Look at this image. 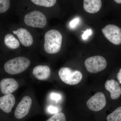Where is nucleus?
Here are the masks:
<instances>
[{"instance_id": "f257e3e1", "label": "nucleus", "mask_w": 121, "mask_h": 121, "mask_svg": "<svg viewBox=\"0 0 121 121\" xmlns=\"http://www.w3.org/2000/svg\"><path fill=\"white\" fill-rule=\"evenodd\" d=\"M62 36L58 30L52 29L48 31L44 36V50L50 54H55L60 51Z\"/></svg>"}, {"instance_id": "f03ea898", "label": "nucleus", "mask_w": 121, "mask_h": 121, "mask_svg": "<svg viewBox=\"0 0 121 121\" xmlns=\"http://www.w3.org/2000/svg\"><path fill=\"white\" fill-rule=\"evenodd\" d=\"M30 64V60L26 57H16L6 62L4 65V70L10 74H17L26 70Z\"/></svg>"}, {"instance_id": "7ed1b4c3", "label": "nucleus", "mask_w": 121, "mask_h": 121, "mask_svg": "<svg viewBox=\"0 0 121 121\" xmlns=\"http://www.w3.org/2000/svg\"><path fill=\"white\" fill-rule=\"evenodd\" d=\"M60 79L64 82L70 85H74L81 82L83 78L82 74L78 70H73L69 67L60 68L59 71Z\"/></svg>"}, {"instance_id": "20e7f679", "label": "nucleus", "mask_w": 121, "mask_h": 121, "mask_svg": "<svg viewBox=\"0 0 121 121\" xmlns=\"http://www.w3.org/2000/svg\"><path fill=\"white\" fill-rule=\"evenodd\" d=\"M84 64L87 71L90 73H95L105 69L107 62L103 56H95L87 59Z\"/></svg>"}, {"instance_id": "39448f33", "label": "nucleus", "mask_w": 121, "mask_h": 121, "mask_svg": "<svg viewBox=\"0 0 121 121\" xmlns=\"http://www.w3.org/2000/svg\"><path fill=\"white\" fill-rule=\"evenodd\" d=\"M24 21L27 25L34 28H43L47 24L46 17L39 11H33L26 14Z\"/></svg>"}, {"instance_id": "423d86ee", "label": "nucleus", "mask_w": 121, "mask_h": 121, "mask_svg": "<svg viewBox=\"0 0 121 121\" xmlns=\"http://www.w3.org/2000/svg\"><path fill=\"white\" fill-rule=\"evenodd\" d=\"M102 32L108 40L115 45L121 44V28L113 24L106 25L102 29Z\"/></svg>"}, {"instance_id": "0eeeda50", "label": "nucleus", "mask_w": 121, "mask_h": 121, "mask_svg": "<svg viewBox=\"0 0 121 121\" xmlns=\"http://www.w3.org/2000/svg\"><path fill=\"white\" fill-rule=\"evenodd\" d=\"M106 100L103 93L98 92L91 97L86 102V105L90 110L98 111L103 109L105 106Z\"/></svg>"}, {"instance_id": "6e6552de", "label": "nucleus", "mask_w": 121, "mask_h": 121, "mask_svg": "<svg viewBox=\"0 0 121 121\" xmlns=\"http://www.w3.org/2000/svg\"><path fill=\"white\" fill-rule=\"evenodd\" d=\"M32 104V100L29 96H25L17 105L15 112L16 118L21 119L26 117L29 112Z\"/></svg>"}, {"instance_id": "1a4fd4ad", "label": "nucleus", "mask_w": 121, "mask_h": 121, "mask_svg": "<svg viewBox=\"0 0 121 121\" xmlns=\"http://www.w3.org/2000/svg\"><path fill=\"white\" fill-rule=\"evenodd\" d=\"M18 87L19 84L17 81L12 78L4 79L0 82L1 91L5 95L11 94L16 90Z\"/></svg>"}, {"instance_id": "9d476101", "label": "nucleus", "mask_w": 121, "mask_h": 121, "mask_svg": "<svg viewBox=\"0 0 121 121\" xmlns=\"http://www.w3.org/2000/svg\"><path fill=\"white\" fill-rule=\"evenodd\" d=\"M105 88L110 93V97L113 99H118L121 95V87L119 83L114 79L108 80L105 84Z\"/></svg>"}, {"instance_id": "9b49d317", "label": "nucleus", "mask_w": 121, "mask_h": 121, "mask_svg": "<svg viewBox=\"0 0 121 121\" xmlns=\"http://www.w3.org/2000/svg\"><path fill=\"white\" fill-rule=\"evenodd\" d=\"M13 33L17 35L20 42L25 47H30L33 43L32 36L28 30L25 29L20 28L17 31H14Z\"/></svg>"}, {"instance_id": "f8f14e48", "label": "nucleus", "mask_w": 121, "mask_h": 121, "mask_svg": "<svg viewBox=\"0 0 121 121\" xmlns=\"http://www.w3.org/2000/svg\"><path fill=\"white\" fill-rule=\"evenodd\" d=\"M15 98L12 94L7 95L0 98V108L8 113L12 111L15 103Z\"/></svg>"}, {"instance_id": "ddd939ff", "label": "nucleus", "mask_w": 121, "mask_h": 121, "mask_svg": "<svg viewBox=\"0 0 121 121\" xmlns=\"http://www.w3.org/2000/svg\"><path fill=\"white\" fill-rule=\"evenodd\" d=\"M33 74L39 80H45L50 77L51 70L47 65H38L33 69Z\"/></svg>"}, {"instance_id": "4468645a", "label": "nucleus", "mask_w": 121, "mask_h": 121, "mask_svg": "<svg viewBox=\"0 0 121 121\" xmlns=\"http://www.w3.org/2000/svg\"><path fill=\"white\" fill-rule=\"evenodd\" d=\"M102 5L101 0H84L83 8L87 12L94 13L100 10Z\"/></svg>"}, {"instance_id": "2eb2a0df", "label": "nucleus", "mask_w": 121, "mask_h": 121, "mask_svg": "<svg viewBox=\"0 0 121 121\" xmlns=\"http://www.w3.org/2000/svg\"><path fill=\"white\" fill-rule=\"evenodd\" d=\"M4 40L5 45L11 49H16L19 47L20 43L19 41L12 34H8L6 35L5 37Z\"/></svg>"}, {"instance_id": "dca6fc26", "label": "nucleus", "mask_w": 121, "mask_h": 121, "mask_svg": "<svg viewBox=\"0 0 121 121\" xmlns=\"http://www.w3.org/2000/svg\"><path fill=\"white\" fill-rule=\"evenodd\" d=\"M107 121H121V106L119 107L107 117Z\"/></svg>"}, {"instance_id": "f3484780", "label": "nucleus", "mask_w": 121, "mask_h": 121, "mask_svg": "<svg viewBox=\"0 0 121 121\" xmlns=\"http://www.w3.org/2000/svg\"><path fill=\"white\" fill-rule=\"evenodd\" d=\"M31 1L35 4L45 7L54 6L56 2V0H32Z\"/></svg>"}, {"instance_id": "a211bd4d", "label": "nucleus", "mask_w": 121, "mask_h": 121, "mask_svg": "<svg viewBox=\"0 0 121 121\" xmlns=\"http://www.w3.org/2000/svg\"><path fill=\"white\" fill-rule=\"evenodd\" d=\"M47 121H66V117L63 113H58L54 114Z\"/></svg>"}, {"instance_id": "6ab92c4d", "label": "nucleus", "mask_w": 121, "mask_h": 121, "mask_svg": "<svg viewBox=\"0 0 121 121\" xmlns=\"http://www.w3.org/2000/svg\"><path fill=\"white\" fill-rule=\"evenodd\" d=\"M10 4V1L9 0H0V13L6 12L9 8Z\"/></svg>"}, {"instance_id": "aec40b11", "label": "nucleus", "mask_w": 121, "mask_h": 121, "mask_svg": "<svg viewBox=\"0 0 121 121\" xmlns=\"http://www.w3.org/2000/svg\"><path fill=\"white\" fill-rule=\"evenodd\" d=\"M50 98L52 100L55 101H59L62 99L61 95L59 93H52L50 94Z\"/></svg>"}, {"instance_id": "412c9836", "label": "nucleus", "mask_w": 121, "mask_h": 121, "mask_svg": "<svg viewBox=\"0 0 121 121\" xmlns=\"http://www.w3.org/2000/svg\"><path fill=\"white\" fill-rule=\"evenodd\" d=\"M48 111L52 114H56L58 113V108L57 107L52 105L48 106Z\"/></svg>"}, {"instance_id": "4be33fe9", "label": "nucleus", "mask_w": 121, "mask_h": 121, "mask_svg": "<svg viewBox=\"0 0 121 121\" xmlns=\"http://www.w3.org/2000/svg\"><path fill=\"white\" fill-rule=\"evenodd\" d=\"M92 30L91 29H87L84 32L82 35V38L83 39H86L89 36L92 34Z\"/></svg>"}, {"instance_id": "5701e85b", "label": "nucleus", "mask_w": 121, "mask_h": 121, "mask_svg": "<svg viewBox=\"0 0 121 121\" xmlns=\"http://www.w3.org/2000/svg\"><path fill=\"white\" fill-rule=\"evenodd\" d=\"M79 19V18L77 17L71 21L70 23V26L72 28H74L76 26L78 23Z\"/></svg>"}, {"instance_id": "b1692460", "label": "nucleus", "mask_w": 121, "mask_h": 121, "mask_svg": "<svg viewBox=\"0 0 121 121\" xmlns=\"http://www.w3.org/2000/svg\"><path fill=\"white\" fill-rule=\"evenodd\" d=\"M117 78L119 83H121V68L120 69L119 72L117 74Z\"/></svg>"}, {"instance_id": "393cba45", "label": "nucleus", "mask_w": 121, "mask_h": 121, "mask_svg": "<svg viewBox=\"0 0 121 121\" xmlns=\"http://www.w3.org/2000/svg\"><path fill=\"white\" fill-rule=\"evenodd\" d=\"M114 1L117 4H121V0H115Z\"/></svg>"}]
</instances>
